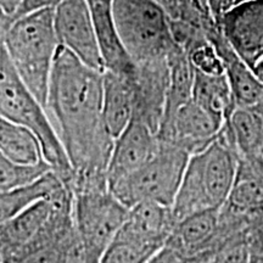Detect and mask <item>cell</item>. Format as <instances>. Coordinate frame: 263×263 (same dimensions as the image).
Wrapping results in <instances>:
<instances>
[{
	"label": "cell",
	"mask_w": 263,
	"mask_h": 263,
	"mask_svg": "<svg viewBox=\"0 0 263 263\" xmlns=\"http://www.w3.org/2000/svg\"><path fill=\"white\" fill-rule=\"evenodd\" d=\"M104 72L59 47L49 83L47 111L73 171L70 189L108 186L115 139L103 115Z\"/></svg>",
	"instance_id": "6da1fadb"
},
{
	"label": "cell",
	"mask_w": 263,
	"mask_h": 263,
	"mask_svg": "<svg viewBox=\"0 0 263 263\" xmlns=\"http://www.w3.org/2000/svg\"><path fill=\"white\" fill-rule=\"evenodd\" d=\"M239 156L221 133L210 145L189 157L171 209L176 223L195 213L219 210L234 184Z\"/></svg>",
	"instance_id": "7a4b0ae2"
},
{
	"label": "cell",
	"mask_w": 263,
	"mask_h": 263,
	"mask_svg": "<svg viewBox=\"0 0 263 263\" xmlns=\"http://www.w3.org/2000/svg\"><path fill=\"white\" fill-rule=\"evenodd\" d=\"M3 47L31 93L47 108L49 83L59 45L54 10H41L12 18Z\"/></svg>",
	"instance_id": "3957f363"
},
{
	"label": "cell",
	"mask_w": 263,
	"mask_h": 263,
	"mask_svg": "<svg viewBox=\"0 0 263 263\" xmlns=\"http://www.w3.org/2000/svg\"><path fill=\"white\" fill-rule=\"evenodd\" d=\"M0 116L21 124L37 137L44 161L70 186L73 171L47 108L21 81L3 44L0 48Z\"/></svg>",
	"instance_id": "277c9868"
},
{
	"label": "cell",
	"mask_w": 263,
	"mask_h": 263,
	"mask_svg": "<svg viewBox=\"0 0 263 263\" xmlns=\"http://www.w3.org/2000/svg\"><path fill=\"white\" fill-rule=\"evenodd\" d=\"M118 35L136 64L167 59L177 47L170 18L155 0H112Z\"/></svg>",
	"instance_id": "5b68a950"
},
{
	"label": "cell",
	"mask_w": 263,
	"mask_h": 263,
	"mask_svg": "<svg viewBox=\"0 0 263 263\" xmlns=\"http://www.w3.org/2000/svg\"><path fill=\"white\" fill-rule=\"evenodd\" d=\"M189 157L180 147L160 140L159 150L144 166L108 189L128 209L143 202L172 207Z\"/></svg>",
	"instance_id": "8992f818"
},
{
	"label": "cell",
	"mask_w": 263,
	"mask_h": 263,
	"mask_svg": "<svg viewBox=\"0 0 263 263\" xmlns=\"http://www.w3.org/2000/svg\"><path fill=\"white\" fill-rule=\"evenodd\" d=\"M73 219L84 263H98L126 222L129 210L108 186L72 190Z\"/></svg>",
	"instance_id": "52a82bcc"
},
{
	"label": "cell",
	"mask_w": 263,
	"mask_h": 263,
	"mask_svg": "<svg viewBox=\"0 0 263 263\" xmlns=\"http://www.w3.org/2000/svg\"><path fill=\"white\" fill-rule=\"evenodd\" d=\"M54 27L60 47L88 67L105 72L97 33L84 0H65L54 9Z\"/></svg>",
	"instance_id": "ba28073f"
},
{
	"label": "cell",
	"mask_w": 263,
	"mask_h": 263,
	"mask_svg": "<svg viewBox=\"0 0 263 263\" xmlns=\"http://www.w3.org/2000/svg\"><path fill=\"white\" fill-rule=\"evenodd\" d=\"M224 122L207 112L193 99L162 121L157 137L183 149L190 156L205 149L221 133Z\"/></svg>",
	"instance_id": "9c48e42d"
},
{
	"label": "cell",
	"mask_w": 263,
	"mask_h": 263,
	"mask_svg": "<svg viewBox=\"0 0 263 263\" xmlns=\"http://www.w3.org/2000/svg\"><path fill=\"white\" fill-rule=\"evenodd\" d=\"M132 83L134 91L132 120L144 123L157 134L162 122L168 93V58L136 64Z\"/></svg>",
	"instance_id": "30bf717a"
},
{
	"label": "cell",
	"mask_w": 263,
	"mask_h": 263,
	"mask_svg": "<svg viewBox=\"0 0 263 263\" xmlns=\"http://www.w3.org/2000/svg\"><path fill=\"white\" fill-rule=\"evenodd\" d=\"M224 38L252 70L263 60V0H248L223 15L218 24Z\"/></svg>",
	"instance_id": "8fae6325"
},
{
	"label": "cell",
	"mask_w": 263,
	"mask_h": 263,
	"mask_svg": "<svg viewBox=\"0 0 263 263\" xmlns=\"http://www.w3.org/2000/svg\"><path fill=\"white\" fill-rule=\"evenodd\" d=\"M160 139L155 132L137 120H130L115 139L107 166L108 188L144 166L156 154Z\"/></svg>",
	"instance_id": "7c38bea8"
},
{
	"label": "cell",
	"mask_w": 263,
	"mask_h": 263,
	"mask_svg": "<svg viewBox=\"0 0 263 263\" xmlns=\"http://www.w3.org/2000/svg\"><path fill=\"white\" fill-rule=\"evenodd\" d=\"M206 35L224 66V73L228 78L235 107L262 103L263 84L256 77L254 70L249 67L230 47L221 27L217 24L211 25L206 28Z\"/></svg>",
	"instance_id": "4fadbf2b"
},
{
	"label": "cell",
	"mask_w": 263,
	"mask_h": 263,
	"mask_svg": "<svg viewBox=\"0 0 263 263\" xmlns=\"http://www.w3.org/2000/svg\"><path fill=\"white\" fill-rule=\"evenodd\" d=\"M89 8L91 21L97 33L105 71L132 77L136 62L132 60L118 35L115 22L112 0H84Z\"/></svg>",
	"instance_id": "5bb4252c"
},
{
	"label": "cell",
	"mask_w": 263,
	"mask_h": 263,
	"mask_svg": "<svg viewBox=\"0 0 263 263\" xmlns=\"http://www.w3.org/2000/svg\"><path fill=\"white\" fill-rule=\"evenodd\" d=\"M71 195L72 190L66 188L57 195L33 203L11 221L0 227V252L22 248L31 241L44 228L61 202Z\"/></svg>",
	"instance_id": "9a60e30c"
},
{
	"label": "cell",
	"mask_w": 263,
	"mask_h": 263,
	"mask_svg": "<svg viewBox=\"0 0 263 263\" xmlns=\"http://www.w3.org/2000/svg\"><path fill=\"white\" fill-rule=\"evenodd\" d=\"M263 206V156H239L234 184L221 209L249 217Z\"/></svg>",
	"instance_id": "2e32d148"
},
{
	"label": "cell",
	"mask_w": 263,
	"mask_h": 263,
	"mask_svg": "<svg viewBox=\"0 0 263 263\" xmlns=\"http://www.w3.org/2000/svg\"><path fill=\"white\" fill-rule=\"evenodd\" d=\"M222 134L238 156H259L263 153V101L239 106L227 118Z\"/></svg>",
	"instance_id": "e0dca14e"
},
{
	"label": "cell",
	"mask_w": 263,
	"mask_h": 263,
	"mask_svg": "<svg viewBox=\"0 0 263 263\" xmlns=\"http://www.w3.org/2000/svg\"><path fill=\"white\" fill-rule=\"evenodd\" d=\"M132 77L110 71L104 72L103 115L105 124L114 139L126 129L133 117L134 91Z\"/></svg>",
	"instance_id": "ac0fdd59"
},
{
	"label": "cell",
	"mask_w": 263,
	"mask_h": 263,
	"mask_svg": "<svg viewBox=\"0 0 263 263\" xmlns=\"http://www.w3.org/2000/svg\"><path fill=\"white\" fill-rule=\"evenodd\" d=\"M70 186L57 173L49 171L38 179L0 192V227L11 221L33 203L54 196Z\"/></svg>",
	"instance_id": "d6986e66"
},
{
	"label": "cell",
	"mask_w": 263,
	"mask_h": 263,
	"mask_svg": "<svg viewBox=\"0 0 263 263\" xmlns=\"http://www.w3.org/2000/svg\"><path fill=\"white\" fill-rule=\"evenodd\" d=\"M192 99L222 122H226L235 108L226 73L206 74L195 70Z\"/></svg>",
	"instance_id": "ffe728a7"
},
{
	"label": "cell",
	"mask_w": 263,
	"mask_h": 263,
	"mask_svg": "<svg viewBox=\"0 0 263 263\" xmlns=\"http://www.w3.org/2000/svg\"><path fill=\"white\" fill-rule=\"evenodd\" d=\"M0 151L20 166H38L45 162L37 137L26 127L3 116H0Z\"/></svg>",
	"instance_id": "44dd1931"
},
{
	"label": "cell",
	"mask_w": 263,
	"mask_h": 263,
	"mask_svg": "<svg viewBox=\"0 0 263 263\" xmlns=\"http://www.w3.org/2000/svg\"><path fill=\"white\" fill-rule=\"evenodd\" d=\"M168 66L170 85L162 121L172 116L182 105L192 99L194 77H195V70L188 55L178 45L168 55Z\"/></svg>",
	"instance_id": "7402d4cb"
},
{
	"label": "cell",
	"mask_w": 263,
	"mask_h": 263,
	"mask_svg": "<svg viewBox=\"0 0 263 263\" xmlns=\"http://www.w3.org/2000/svg\"><path fill=\"white\" fill-rule=\"evenodd\" d=\"M161 249L121 227L98 263H149Z\"/></svg>",
	"instance_id": "603a6c76"
},
{
	"label": "cell",
	"mask_w": 263,
	"mask_h": 263,
	"mask_svg": "<svg viewBox=\"0 0 263 263\" xmlns=\"http://www.w3.org/2000/svg\"><path fill=\"white\" fill-rule=\"evenodd\" d=\"M51 171L47 162L38 166H20L0 151V192L25 185Z\"/></svg>",
	"instance_id": "cb8c5ba5"
},
{
	"label": "cell",
	"mask_w": 263,
	"mask_h": 263,
	"mask_svg": "<svg viewBox=\"0 0 263 263\" xmlns=\"http://www.w3.org/2000/svg\"><path fill=\"white\" fill-rule=\"evenodd\" d=\"M184 51L188 55L194 70L206 74L224 73V66L221 58L207 37L193 43Z\"/></svg>",
	"instance_id": "d4e9b609"
},
{
	"label": "cell",
	"mask_w": 263,
	"mask_h": 263,
	"mask_svg": "<svg viewBox=\"0 0 263 263\" xmlns=\"http://www.w3.org/2000/svg\"><path fill=\"white\" fill-rule=\"evenodd\" d=\"M168 16L170 21H183L201 25L203 28L215 21L211 11H200L194 5V0H155Z\"/></svg>",
	"instance_id": "484cf974"
},
{
	"label": "cell",
	"mask_w": 263,
	"mask_h": 263,
	"mask_svg": "<svg viewBox=\"0 0 263 263\" xmlns=\"http://www.w3.org/2000/svg\"><path fill=\"white\" fill-rule=\"evenodd\" d=\"M248 238L251 254L250 263H263V226L249 222Z\"/></svg>",
	"instance_id": "4316f807"
},
{
	"label": "cell",
	"mask_w": 263,
	"mask_h": 263,
	"mask_svg": "<svg viewBox=\"0 0 263 263\" xmlns=\"http://www.w3.org/2000/svg\"><path fill=\"white\" fill-rule=\"evenodd\" d=\"M65 0H25L22 3L21 8L16 12L14 18L24 16L26 14H31V12L41 11V10H48V9H57L59 5L61 4Z\"/></svg>",
	"instance_id": "83f0119b"
},
{
	"label": "cell",
	"mask_w": 263,
	"mask_h": 263,
	"mask_svg": "<svg viewBox=\"0 0 263 263\" xmlns=\"http://www.w3.org/2000/svg\"><path fill=\"white\" fill-rule=\"evenodd\" d=\"M238 3L239 0H207L210 11L217 24H219L223 15L234 8L235 5H238Z\"/></svg>",
	"instance_id": "f1b7e54d"
},
{
	"label": "cell",
	"mask_w": 263,
	"mask_h": 263,
	"mask_svg": "<svg viewBox=\"0 0 263 263\" xmlns=\"http://www.w3.org/2000/svg\"><path fill=\"white\" fill-rule=\"evenodd\" d=\"M24 2L25 0H0V11L12 20Z\"/></svg>",
	"instance_id": "f546056e"
},
{
	"label": "cell",
	"mask_w": 263,
	"mask_h": 263,
	"mask_svg": "<svg viewBox=\"0 0 263 263\" xmlns=\"http://www.w3.org/2000/svg\"><path fill=\"white\" fill-rule=\"evenodd\" d=\"M149 263H180V262L174 257L170 251H167L166 249L162 248L153 258H151V261Z\"/></svg>",
	"instance_id": "4dcf8cb0"
},
{
	"label": "cell",
	"mask_w": 263,
	"mask_h": 263,
	"mask_svg": "<svg viewBox=\"0 0 263 263\" xmlns=\"http://www.w3.org/2000/svg\"><path fill=\"white\" fill-rule=\"evenodd\" d=\"M249 222L255 223V224L258 226H263V206L249 216Z\"/></svg>",
	"instance_id": "1f68e13d"
},
{
	"label": "cell",
	"mask_w": 263,
	"mask_h": 263,
	"mask_svg": "<svg viewBox=\"0 0 263 263\" xmlns=\"http://www.w3.org/2000/svg\"><path fill=\"white\" fill-rule=\"evenodd\" d=\"M254 72H255L256 77L258 78V81L263 84V60L256 65V67L254 68Z\"/></svg>",
	"instance_id": "d6a6232c"
},
{
	"label": "cell",
	"mask_w": 263,
	"mask_h": 263,
	"mask_svg": "<svg viewBox=\"0 0 263 263\" xmlns=\"http://www.w3.org/2000/svg\"><path fill=\"white\" fill-rule=\"evenodd\" d=\"M242 2H248V0H239L238 4H240V3H242Z\"/></svg>",
	"instance_id": "836d02e7"
},
{
	"label": "cell",
	"mask_w": 263,
	"mask_h": 263,
	"mask_svg": "<svg viewBox=\"0 0 263 263\" xmlns=\"http://www.w3.org/2000/svg\"><path fill=\"white\" fill-rule=\"evenodd\" d=\"M262 156H263V153H262Z\"/></svg>",
	"instance_id": "e575fe53"
}]
</instances>
